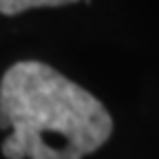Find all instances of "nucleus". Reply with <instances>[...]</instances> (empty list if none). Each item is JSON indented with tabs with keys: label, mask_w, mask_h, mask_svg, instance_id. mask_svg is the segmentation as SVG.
<instances>
[{
	"label": "nucleus",
	"mask_w": 159,
	"mask_h": 159,
	"mask_svg": "<svg viewBox=\"0 0 159 159\" xmlns=\"http://www.w3.org/2000/svg\"><path fill=\"white\" fill-rule=\"evenodd\" d=\"M75 0H0V13L2 16H18L29 9H38V7H62V5H71Z\"/></svg>",
	"instance_id": "nucleus-2"
},
{
	"label": "nucleus",
	"mask_w": 159,
	"mask_h": 159,
	"mask_svg": "<svg viewBox=\"0 0 159 159\" xmlns=\"http://www.w3.org/2000/svg\"><path fill=\"white\" fill-rule=\"evenodd\" d=\"M7 159H82L113 133L104 104L53 66L22 60L0 80Z\"/></svg>",
	"instance_id": "nucleus-1"
}]
</instances>
